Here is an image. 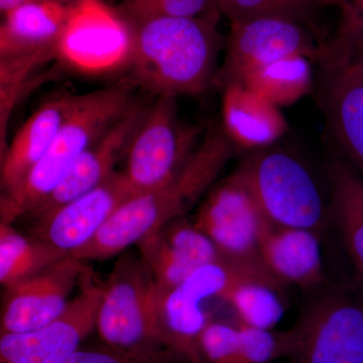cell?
<instances>
[{"label": "cell", "mask_w": 363, "mask_h": 363, "mask_svg": "<svg viewBox=\"0 0 363 363\" xmlns=\"http://www.w3.org/2000/svg\"><path fill=\"white\" fill-rule=\"evenodd\" d=\"M236 150L223 128H208L192 156L171 180L126 200L94 238L71 257L82 262L109 259L169 221L185 216L207 194Z\"/></svg>", "instance_id": "6da1fadb"}, {"label": "cell", "mask_w": 363, "mask_h": 363, "mask_svg": "<svg viewBox=\"0 0 363 363\" xmlns=\"http://www.w3.org/2000/svg\"><path fill=\"white\" fill-rule=\"evenodd\" d=\"M130 25V67L138 87L157 97L178 98L199 94L215 82L222 47L217 25L172 16L145 18Z\"/></svg>", "instance_id": "7a4b0ae2"}, {"label": "cell", "mask_w": 363, "mask_h": 363, "mask_svg": "<svg viewBox=\"0 0 363 363\" xmlns=\"http://www.w3.org/2000/svg\"><path fill=\"white\" fill-rule=\"evenodd\" d=\"M133 78L78 95L51 147L26 177L16 205L21 216L33 213L63 179L73 162L136 99Z\"/></svg>", "instance_id": "3957f363"}, {"label": "cell", "mask_w": 363, "mask_h": 363, "mask_svg": "<svg viewBox=\"0 0 363 363\" xmlns=\"http://www.w3.org/2000/svg\"><path fill=\"white\" fill-rule=\"evenodd\" d=\"M101 289L95 329L104 346L133 354L167 348L157 331L156 281L140 253H124Z\"/></svg>", "instance_id": "277c9868"}, {"label": "cell", "mask_w": 363, "mask_h": 363, "mask_svg": "<svg viewBox=\"0 0 363 363\" xmlns=\"http://www.w3.org/2000/svg\"><path fill=\"white\" fill-rule=\"evenodd\" d=\"M274 226L322 233L328 210L316 182L297 157L279 150H257L236 168Z\"/></svg>", "instance_id": "5b68a950"}, {"label": "cell", "mask_w": 363, "mask_h": 363, "mask_svg": "<svg viewBox=\"0 0 363 363\" xmlns=\"http://www.w3.org/2000/svg\"><path fill=\"white\" fill-rule=\"evenodd\" d=\"M199 133L179 116L177 98L157 96L147 104L123 156L121 173L133 194L167 183L197 149Z\"/></svg>", "instance_id": "8992f818"}, {"label": "cell", "mask_w": 363, "mask_h": 363, "mask_svg": "<svg viewBox=\"0 0 363 363\" xmlns=\"http://www.w3.org/2000/svg\"><path fill=\"white\" fill-rule=\"evenodd\" d=\"M325 42L316 23L288 16H259L231 23L225 58L215 82L223 87L242 84L262 67L293 57L319 64Z\"/></svg>", "instance_id": "52a82bcc"}, {"label": "cell", "mask_w": 363, "mask_h": 363, "mask_svg": "<svg viewBox=\"0 0 363 363\" xmlns=\"http://www.w3.org/2000/svg\"><path fill=\"white\" fill-rule=\"evenodd\" d=\"M291 329L293 363H363V298L352 289H324Z\"/></svg>", "instance_id": "ba28073f"}, {"label": "cell", "mask_w": 363, "mask_h": 363, "mask_svg": "<svg viewBox=\"0 0 363 363\" xmlns=\"http://www.w3.org/2000/svg\"><path fill=\"white\" fill-rule=\"evenodd\" d=\"M133 26L102 0H76L57 42V57L74 70L89 75L130 66Z\"/></svg>", "instance_id": "9c48e42d"}, {"label": "cell", "mask_w": 363, "mask_h": 363, "mask_svg": "<svg viewBox=\"0 0 363 363\" xmlns=\"http://www.w3.org/2000/svg\"><path fill=\"white\" fill-rule=\"evenodd\" d=\"M192 221L224 257L262 262L260 240L272 224L238 169L208 191Z\"/></svg>", "instance_id": "30bf717a"}, {"label": "cell", "mask_w": 363, "mask_h": 363, "mask_svg": "<svg viewBox=\"0 0 363 363\" xmlns=\"http://www.w3.org/2000/svg\"><path fill=\"white\" fill-rule=\"evenodd\" d=\"M102 289L87 286L56 321L25 332H0V363H66L94 330Z\"/></svg>", "instance_id": "8fae6325"}, {"label": "cell", "mask_w": 363, "mask_h": 363, "mask_svg": "<svg viewBox=\"0 0 363 363\" xmlns=\"http://www.w3.org/2000/svg\"><path fill=\"white\" fill-rule=\"evenodd\" d=\"M82 274V260L67 255L6 288L0 308V332L35 330L56 321L70 304L69 297Z\"/></svg>", "instance_id": "7c38bea8"}, {"label": "cell", "mask_w": 363, "mask_h": 363, "mask_svg": "<svg viewBox=\"0 0 363 363\" xmlns=\"http://www.w3.org/2000/svg\"><path fill=\"white\" fill-rule=\"evenodd\" d=\"M133 195L123 174L116 169L96 188L38 217L32 236L73 255L89 243L117 208Z\"/></svg>", "instance_id": "4fadbf2b"}, {"label": "cell", "mask_w": 363, "mask_h": 363, "mask_svg": "<svg viewBox=\"0 0 363 363\" xmlns=\"http://www.w3.org/2000/svg\"><path fill=\"white\" fill-rule=\"evenodd\" d=\"M147 106V104L136 98L128 111L78 157L33 214L38 218L49 213L106 180L116 171L117 162L123 161L133 131Z\"/></svg>", "instance_id": "5bb4252c"}, {"label": "cell", "mask_w": 363, "mask_h": 363, "mask_svg": "<svg viewBox=\"0 0 363 363\" xmlns=\"http://www.w3.org/2000/svg\"><path fill=\"white\" fill-rule=\"evenodd\" d=\"M77 97V94L62 91L48 98L14 136L1 176L2 185L14 203L26 177L51 147Z\"/></svg>", "instance_id": "9a60e30c"}, {"label": "cell", "mask_w": 363, "mask_h": 363, "mask_svg": "<svg viewBox=\"0 0 363 363\" xmlns=\"http://www.w3.org/2000/svg\"><path fill=\"white\" fill-rule=\"evenodd\" d=\"M320 234L310 229L269 225L260 240V262L284 286L318 290L325 281Z\"/></svg>", "instance_id": "2e32d148"}, {"label": "cell", "mask_w": 363, "mask_h": 363, "mask_svg": "<svg viewBox=\"0 0 363 363\" xmlns=\"http://www.w3.org/2000/svg\"><path fill=\"white\" fill-rule=\"evenodd\" d=\"M324 72L321 104L334 152L363 179V86L337 71Z\"/></svg>", "instance_id": "e0dca14e"}, {"label": "cell", "mask_w": 363, "mask_h": 363, "mask_svg": "<svg viewBox=\"0 0 363 363\" xmlns=\"http://www.w3.org/2000/svg\"><path fill=\"white\" fill-rule=\"evenodd\" d=\"M223 130L236 147L266 149L285 135L288 125L279 106L240 83L224 87Z\"/></svg>", "instance_id": "ac0fdd59"}, {"label": "cell", "mask_w": 363, "mask_h": 363, "mask_svg": "<svg viewBox=\"0 0 363 363\" xmlns=\"http://www.w3.org/2000/svg\"><path fill=\"white\" fill-rule=\"evenodd\" d=\"M326 171L328 220L337 229L351 262L363 278V179L334 152Z\"/></svg>", "instance_id": "d6986e66"}, {"label": "cell", "mask_w": 363, "mask_h": 363, "mask_svg": "<svg viewBox=\"0 0 363 363\" xmlns=\"http://www.w3.org/2000/svg\"><path fill=\"white\" fill-rule=\"evenodd\" d=\"M283 284L267 269L240 279L223 298L233 308L238 323L274 329L286 312Z\"/></svg>", "instance_id": "ffe728a7"}, {"label": "cell", "mask_w": 363, "mask_h": 363, "mask_svg": "<svg viewBox=\"0 0 363 363\" xmlns=\"http://www.w3.org/2000/svg\"><path fill=\"white\" fill-rule=\"evenodd\" d=\"M73 4L40 0L28 2L6 14V25L16 39L35 48H56Z\"/></svg>", "instance_id": "44dd1931"}, {"label": "cell", "mask_w": 363, "mask_h": 363, "mask_svg": "<svg viewBox=\"0 0 363 363\" xmlns=\"http://www.w3.org/2000/svg\"><path fill=\"white\" fill-rule=\"evenodd\" d=\"M311 63L304 57L281 60L255 71L242 85L264 95L277 106L291 105L311 90Z\"/></svg>", "instance_id": "7402d4cb"}, {"label": "cell", "mask_w": 363, "mask_h": 363, "mask_svg": "<svg viewBox=\"0 0 363 363\" xmlns=\"http://www.w3.org/2000/svg\"><path fill=\"white\" fill-rule=\"evenodd\" d=\"M67 255L13 228L0 236V285H16Z\"/></svg>", "instance_id": "603a6c76"}, {"label": "cell", "mask_w": 363, "mask_h": 363, "mask_svg": "<svg viewBox=\"0 0 363 363\" xmlns=\"http://www.w3.org/2000/svg\"><path fill=\"white\" fill-rule=\"evenodd\" d=\"M221 16L229 23L259 16H279L314 23L320 7L340 6L341 0H215Z\"/></svg>", "instance_id": "cb8c5ba5"}, {"label": "cell", "mask_w": 363, "mask_h": 363, "mask_svg": "<svg viewBox=\"0 0 363 363\" xmlns=\"http://www.w3.org/2000/svg\"><path fill=\"white\" fill-rule=\"evenodd\" d=\"M138 253L149 267L159 290L174 288L195 271L182 259L160 229L152 231L136 243Z\"/></svg>", "instance_id": "d4e9b609"}, {"label": "cell", "mask_w": 363, "mask_h": 363, "mask_svg": "<svg viewBox=\"0 0 363 363\" xmlns=\"http://www.w3.org/2000/svg\"><path fill=\"white\" fill-rule=\"evenodd\" d=\"M339 9L337 32L325 42L320 60L324 71L340 68L363 40V0H341Z\"/></svg>", "instance_id": "484cf974"}, {"label": "cell", "mask_w": 363, "mask_h": 363, "mask_svg": "<svg viewBox=\"0 0 363 363\" xmlns=\"http://www.w3.org/2000/svg\"><path fill=\"white\" fill-rule=\"evenodd\" d=\"M126 20L133 23L157 18H195L217 25L221 13L215 0H133L123 4Z\"/></svg>", "instance_id": "4316f807"}, {"label": "cell", "mask_w": 363, "mask_h": 363, "mask_svg": "<svg viewBox=\"0 0 363 363\" xmlns=\"http://www.w3.org/2000/svg\"><path fill=\"white\" fill-rule=\"evenodd\" d=\"M160 230L169 245L192 269H198L224 257L206 234L185 216L169 221Z\"/></svg>", "instance_id": "83f0119b"}, {"label": "cell", "mask_w": 363, "mask_h": 363, "mask_svg": "<svg viewBox=\"0 0 363 363\" xmlns=\"http://www.w3.org/2000/svg\"><path fill=\"white\" fill-rule=\"evenodd\" d=\"M240 363H274L290 357L293 331L260 329L238 323Z\"/></svg>", "instance_id": "f1b7e54d"}, {"label": "cell", "mask_w": 363, "mask_h": 363, "mask_svg": "<svg viewBox=\"0 0 363 363\" xmlns=\"http://www.w3.org/2000/svg\"><path fill=\"white\" fill-rule=\"evenodd\" d=\"M57 57L56 48L16 55H0V97L26 94L35 87L33 72Z\"/></svg>", "instance_id": "f546056e"}, {"label": "cell", "mask_w": 363, "mask_h": 363, "mask_svg": "<svg viewBox=\"0 0 363 363\" xmlns=\"http://www.w3.org/2000/svg\"><path fill=\"white\" fill-rule=\"evenodd\" d=\"M199 363H240L238 324L211 319L197 339Z\"/></svg>", "instance_id": "4dcf8cb0"}, {"label": "cell", "mask_w": 363, "mask_h": 363, "mask_svg": "<svg viewBox=\"0 0 363 363\" xmlns=\"http://www.w3.org/2000/svg\"><path fill=\"white\" fill-rule=\"evenodd\" d=\"M66 363H187L174 351L164 348L145 353L133 354L111 350L107 346L96 348H79Z\"/></svg>", "instance_id": "1f68e13d"}, {"label": "cell", "mask_w": 363, "mask_h": 363, "mask_svg": "<svg viewBox=\"0 0 363 363\" xmlns=\"http://www.w3.org/2000/svg\"><path fill=\"white\" fill-rule=\"evenodd\" d=\"M23 96H25V94L0 97V182H1L2 171H4V164H6L9 147L7 143V124H9V117L13 113L14 107Z\"/></svg>", "instance_id": "d6a6232c"}, {"label": "cell", "mask_w": 363, "mask_h": 363, "mask_svg": "<svg viewBox=\"0 0 363 363\" xmlns=\"http://www.w3.org/2000/svg\"><path fill=\"white\" fill-rule=\"evenodd\" d=\"M39 49L43 48L32 47L21 42L9 32L4 23L0 25V55L23 54V52H33Z\"/></svg>", "instance_id": "836d02e7"}, {"label": "cell", "mask_w": 363, "mask_h": 363, "mask_svg": "<svg viewBox=\"0 0 363 363\" xmlns=\"http://www.w3.org/2000/svg\"><path fill=\"white\" fill-rule=\"evenodd\" d=\"M0 212L6 216L9 223L16 220L21 216L18 208L16 207V203L11 199V196L7 194L6 188L0 182Z\"/></svg>", "instance_id": "e575fe53"}, {"label": "cell", "mask_w": 363, "mask_h": 363, "mask_svg": "<svg viewBox=\"0 0 363 363\" xmlns=\"http://www.w3.org/2000/svg\"><path fill=\"white\" fill-rule=\"evenodd\" d=\"M40 1V0H0V13L4 16L16 7L23 6L28 2ZM55 1L64 2V4H74L76 0H55Z\"/></svg>", "instance_id": "d590c367"}, {"label": "cell", "mask_w": 363, "mask_h": 363, "mask_svg": "<svg viewBox=\"0 0 363 363\" xmlns=\"http://www.w3.org/2000/svg\"><path fill=\"white\" fill-rule=\"evenodd\" d=\"M11 229H13V227H11V223L7 221L6 216L0 212V236L9 233Z\"/></svg>", "instance_id": "8d00e7d4"}, {"label": "cell", "mask_w": 363, "mask_h": 363, "mask_svg": "<svg viewBox=\"0 0 363 363\" xmlns=\"http://www.w3.org/2000/svg\"><path fill=\"white\" fill-rule=\"evenodd\" d=\"M130 1H133V0H123V4H128Z\"/></svg>", "instance_id": "74e56055"}, {"label": "cell", "mask_w": 363, "mask_h": 363, "mask_svg": "<svg viewBox=\"0 0 363 363\" xmlns=\"http://www.w3.org/2000/svg\"><path fill=\"white\" fill-rule=\"evenodd\" d=\"M362 42H363V40H362ZM362 43H360V44H362ZM354 50H355V49H354Z\"/></svg>", "instance_id": "f35d334b"}]
</instances>
